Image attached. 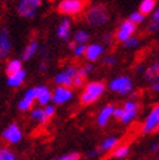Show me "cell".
Here are the masks:
<instances>
[{"label": "cell", "mask_w": 159, "mask_h": 160, "mask_svg": "<svg viewBox=\"0 0 159 160\" xmlns=\"http://www.w3.org/2000/svg\"><path fill=\"white\" fill-rule=\"evenodd\" d=\"M86 22L91 26H102L110 20V13L107 7L103 4H94L91 5L89 9L86 11L85 14Z\"/></svg>", "instance_id": "cell-1"}, {"label": "cell", "mask_w": 159, "mask_h": 160, "mask_svg": "<svg viewBox=\"0 0 159 160\" xmlns=\"http://www.w3.org/2000/svg\"><path fill=\"white\" fill-rule=\"evenodd\" d=\"M106 90V86L103 82L94 81L85 86V90L81 94V103L82 104H91V103L97 102Z\"/></svg>", "instance_id": "cell-2"}, {"label": "cell", "mask_w": 159, "mask_h": 160, "mask_svg": "<svg viewBox=\"0 0 159 160\" xmlns=\"http://www.w3.org/2000/svg\"><path fill=\"white\" fill-rule=\"evenodd\" d=\"M108 87H110V90H112L120 95H128L133 90V82L129 77L120 76V77L114 78L112 81L110 82Z\"/></svg>", "instance_id": "cell-3"}, {"label": "cell", "mask_w": 159, "mask_h": 160, "mask_svg": "<svg viewBox=\"0 0 159 160\" xmlns=\"http://www.w3.org/2000/svg\"><path fill=\"white\" fill-rule=\"evenodd\" d=\"M141 130L144 134H149V133L159 130V104L154 106L151 111L149 112L147 117L145 118L144 124H142Z\"/></svg>", "instance_id": "cell-4"}, {"label": "cell", "mask_w": 159, "mask_h": 160, "mask_svg": "<svg viewBox=\"0 0 159 160\" xmlns=\"http://www.w3.org/2000/svg\"><path fill=\"white\" fill-rule=\"evenodd\" d=\"M85 7V3L81 0H63L59 3L58 9L60 13L67 16H76L81 13Z\"/></svg>", "instance_id": "cell-5"}, {"label": "cell", "mask_w": 159, "mask_h": 160, "mask_svg": "<svg viewBox=\"0 0 159 160\" xmlns=\"http://www.w3.org/2000/svg\"><path fill=\"white\" fill-rule=\"evenodd\" d=\"M41 4H42L41 0H22L17 5V12L21 17L31 18L35 16Z\"/></svg>", "instance_id": "cell-6"}, {"label": "cell", "mask_w": 159, "mask_h": 160, "mask_svg": "<svg viewBox=\"0 0 159 160\" xmlns=\"http://www.w3.org/2000/svg\"><path fill=\"white\" fill-rule=\"evenodd\" d=\"M136 26L137 25H134L129 20L123 21L116 31V39L119 42H124V43L129 41L131 38H133V34L136 33Z\"/></svg>", "instance_id": "cell-7"}, {"label": "cell", "mask_w": 159, "mask_h": 160, "mask_svg": "<svg viewBox=\"0 0 159 160\" xmlns=\"http://www.w3.org/2000/svg\"><path fill=\"white\" fill-rule=\"evenodd\" d=\"M77 74V69L73 67H68L67 69H64L63 72L55 77V83L58 86H63V87H69L73 85V79Z\"/></svg>", "instance_id": "cell-8"}, {"label": "cell", "mask_w": 159, "mask_h": 160, "mask_svg": "<svg viewBox=\"0 0 159 160\" xmlns=\"http://www.w3.org/2000/svg\"><path fill=\"white\" fill-rule=\"evenodd\" d=\"M138 115V104L134 100H126L123 106V117L120 121L123 124H131Z\"/></svg>", "instance_id": "cell-9"}, {"label": "cell", "mask_w": 159, "mask_h": 160, "mask_svg": "<svg viewBox=\"0 0 159 160\" xmlns=\"http://www.w3.org/2000/svg\"><path fill=\"white\" fill-rule=\"evenodd\" d=\"M3 138L9 142V143H17L21 141L22 138V133H21V129L17 124H11L7 129L3 132Z\"/></svg>", "instance_id": "cell-10"}, {"label": "cell", "mask_w": 159, "mask_h": 160, "mask_svg": "<svg viewBox=\"0 0 159 160\" xmlns=\"http://www.w3.org/2000/svg\"><path fill=\"white\" fill-rule=\"evenodd\" d=\"M72 95H73V92L70 91L68 87L58 86L52 94V102L55 104H63V103H67L68 100H70Z\"/></svg>", "instance_id": "cell-11"}, {"label": "cell", "mask_w": 159, "mask_h": 160, "mask_svg": "<svg viewBox=\"0 0 159 160\" xmlns=\"http://www.w3.org/2000/svg\"><path fill=\"white\" fill-rule=\"evenodd\" d=\"M11 50H12V42L9 39V34H8L7 29H3L0 31V60L5 59L9 55Z\"/></svg>", "instance_id": "cell-12"}, {"label": "cell", "mask_w": 159, "mask_h": 160, "mask_svg": "<svg viewBox=\"0 0 159 160\" xmlns=\"http://www.w3.org/2000/svg\"><path fill=\"white\" fill-rule=\"evenodd\" d=\"M105 52V47L98 43H93L90 46L86 47V52H85V58L89 61H95L98 60L100 56Z\"/></svg>", "instance_id": "cell-13"}, {"label": "cell", "mask_w": 159, "mask_h": 160, "mask_svg": "<svg viewBox=\"0 0 159 160\" xmlns=\"http://www.w3.org/2000/svg\"><path fill=\"white\" fill-rule=\"evenodd\" d=\"M115 106L112 104H108L106 107H103L100 109V112L98 113V117H97V122L99 126H106L107 122L110 121V118L114 116V111H115Z\"/></svg>", "instance_id": "cell-14"}, {"label": "cell", "mask_w": 159, "mask_h": 160, "mask_svg": "<svg viewBox=\"0 0 159 160\" xmlns=\"http://www.w3.org/2000/svg\"><path fill=\"white\" fill-rule=\"evenodd\" d=\"M144 77L147 82H151V83L159 81V59L145 69Z\"/></svg>", "instance_id": "cell-15"}, {"label": "cell", "mask_w": 159, "mask_h": 160, "mask_svg": "<svg viewBox=\"0 0 159 160\" xmlns=\"http://www.w3.org/2000/svg\"><path fill=\"white\" fill-rule=\"evenodd\" d=\"M52 100V94L51 91L47 89L46 86H38L37 87V102L41 106H46L49 104V102Z\"/></svg>", "instance_id": "cell-16"}, {"label": "cell", "mask_w": 159, "mask_h": 160, "mask_svg": "<svg viewBox=\"0 0 159 160\" xmlns=\"http://www.w3.org/2000/svg\"><path fill=\"white\" fill-rule=\"evenodd\" d=\"M25 77H26V73H25V70H21L18 72V73H16L13 76H8L7 78V83L11 87H18L23 83V81H25Z\"/></svg>", "instance_id": "cell-17"}, {"label": "cell", "mask_w": 159, "mask_h": 160, "mask_svg": "<svg viewBox=\"0 0 159 160\" xmlns=\"http://www.w3.org/2000/svg\"><path fill=\"white\" fill-rule=\"evenodd\" d=\"M119 146V138L117 137H108L100 143L99 152H107V151L115 150Z\"/></svg>", "instance_id": "cell-18"}, {"label": "cell", "mask_w": 159, "mask_h": 160, "mask_svg": "<svg viewBox=\"0 0 159 160\" xmlns=\"http://www.w3.org/2000/svg\"><path fill=\"white\" fill-rule=\"evenodd\" d=\"M69 33H70V21L69 18H64L58 28V37L63 39V41H67L69 38Z\"/></svg>", "instance_id": "cell-19"}, {"label": "cell", "mask_w": 159, "mask_h": 160, "mask_svg": "<svg viewBox=\"0 0 159 160\" xmlns=\"http://www.w3.org/2000/svg\"><path fill=\"white\" fill-rule=\"evenodd\" d=\"M155 8H156V2L155 0H142V2L140 3V8H138V11L146 16V14H150L155 11Z\"/></svg>", "instance_id": "cell-20"}, {"label": "cell", "mask_w": 159, "mask_h": 160, "mask_svg": "<svg viewBox=\"0 0 159 160\" xmlns=\"http://www.w3.org/2000/svg\"><path fill=\"white\" fill-rule=\"evenodd\" d=\"M37 51H38V43H37L35 41L30 42V43L25 47L23 52H22V60H30V59L37 53Z\"/></svg>", "instance_id": "cell-21"}, {"label": "cell", "mask_w": 159, "mask_h": 160, "mask_svg": "<svg viewBox=\"0 0 159 160\" xmlns=\"http://www.w3.org/2000/svg\"><path fill=\"white\" fill-rule=\"evenodd\" d=\"M21 70H22V64L20 60L14 59V60L8 61V64H7V74L8 76H13Z\"/></svg>", "instance_id": "cell-22"}, {"label": "cell", "mask_w": 159, "mask_h": 160, "mask_svg": "<svg viewBox=\"0 0 159 160\" xmlns=\"http://www.w3.org/2000/svg\"><path fill=\"white\" fill-rule=\"evenodd\" d=\"M147 30L154 33V31H159V7L155 8V11L151 14V20H150L149 25H147Z\"/></svg>", "instance_id": "cell-23"}, {"label": "cell", "mask_w": 159, "mask_h": 160, "mask_svg": "<svg viewBox=\"0 0 159 160\" xmlns=\"http://www.w3.org/2000/svg\"><path fill=\"white\" fill-rule=\"evenodd\" d=\"M30 116H31V118H34L35 121L41 122V124H43L47 120V116L44 113V109H41V108L33 109V111H31V113H30Z\"/></svg>", "instance_id": "cell-24"}, {"label": "cell", "mask_w": 159, "mask_h": 160, "mask_svg": "<svg viewBox=\"0 0 159 160\" xmlns=\"http://www.w3.org/2000/svg\"><path fill=\"white\" fill-rule=\"evenodd\" d=\"M86 76H87V74H86V72L84 70V68L77 69V74H76V77H74V79H73V86L81 87V86L84 85V81H85V77H86Z\"/></svg>", "instance_id": "cell-25"}, {"label": "cell", "mask_w": 159, "mask_h": 160, "mask_svg": "<svg viewBox=\"0 0 159 160\" xmlns=\"http://www.w3.org/2000/svg\"><path fill=\"white\" fill-rule=\"evenodd\" d=\"M89 41V34L84 30H78L74 34V43L76 44H86V42Z\"/></svg>", "instance_id": "cell-26"}, {"label": "cell", "mask_w": 159, "mask_h": 160, "mask_svg": "<svg viewBox=\"0 0 159 160\" xmlns=\"http://www.w3.org/2000/svg\"><path fill=\"white\" fill-rule=\"evenodd\" d=\"M128 154H129V147L125 146V145H121V146H117L114 150V154L112 155L116 159H123V158H125Z\"/></svg>", "instance_id": "cell-27"}, {"label": "cell", "mask_w": 159, "mask_h": 160, "mask_svg": "<svg viewBox=\"0 0 159 160\" xmlns=\"http://www.w3.org/2000/svg\"><path fill=\"white\" fill-rule=\"evenodd\" d=\"M131 22H133L134 25H138V23H141V22H144V20H145V16L142 14L140 11H136V12H133V13H131V16H129V18H128Z\"/></svg>", "instance_id": "cell-28"}, {"label": "cell", "mask_w": 159, "mask_h": 160, "mask_svg": "<svg viewBox=\"0 0 159 160\" xmlns=\"http://www.w3.org/2000/svg\"><path fill=\"white\" fill-rule=\"evenodd\" d=\"M0 160H16V156L11 150L0 147Z\"/></svg>", "instance_id": "cell-29"}, {"label": "cell", "mask_w": 159, "mask_h": 160, "mask_svg": "<svg viewBox=\"0 0 159 160\" xmlns=\"http://www.w3.org/2000/svg\"><path fill=\"white\" fill-rule=\"evenodd\" d=\"M33 100H30V99H28V98H25L23 97V99L18 103V108L21 109V111H28V109H30L31 107H33Z\"/></svg>", "instance_id": "cell-30"}, {"label": "cell", "mask_w": 159, "mask_h": 160, "mask_svg": "<svg viewBox=\"0 0 159 160\" xmlns=\"http://www.w3.org/2000/svg\"><path fill=\"white\" fill-rule=\"evenodd\" d=\"M138 44H140V41H138V38H136V37L131 38L129 41H126L124 43V46L126 47V48H134V47H137Z\"/></svg>", "instance_id": "cell-31"}, {"label": "cell", "mask_w": 159, "mask_h": 160, "mask_svg": "<svg viewBox=\"0 0 159 160\" xmlns=\"http://www.w3.org/2000/svg\"><path fill=\"white\" fill-rule=\"evenodd\" d=\"M103 64L107 67H112L116 64V58L114 55H108V56H105V59H103Z\"/></svg>", "instance_id": "cell-32"}, {"label": "cell", "mask_w": 159, "mask_h": 160, "mask_svg": "<svg viewBox=\"0 0 159 160\" xmlns=\"http://www.w3.org/2000/svg\"><path fill=\"white\" fill-rule=\"evenodd\" d=\"M73 52H74L76 56H82V55H85V52H86V46H85V44H77V46L74 47Z\"/></svg>", "instance_id": "cell-33"}, {"label": "cell", "mask_w": 159, "mask_h": 160, "mask_svg": "<svg viewBox=\"0 0 159 160\" xmlns=\"http://www.w3.org/2000/svg\"><path fill=\"white\" fill-rule=\"evenodd\" d=\"M59 160H80V154L72 152V154H67L64 156H61Z\"/></svg>", "instance_id": "cell-34"}, {"label": "cell", "mask_w": 159, "mask_h": 160, "mask_svg": "<svg viewBox=\"0 0 159 160\" xmlns=\"http://www.w3.org/2000/svg\"><path fill=\"white\" fill-rule=\"evenodd\" d=\"M43 109H44V113H46L47 118L52 117V116H54V113H55V107H54V106H47V107H46V108H43Z\"/></svg>", "instance_id": "cell-35"}, {"label": "cell", "mask_w": 159, "mask_h": 160, "mask_svg": "<svg viewBox=\"0 0 159 160\" xmlns=\"http://www.w3.org/2000/svg\"><path fill=\"white\" fill-rule=\"evenodd\" d=\"M114 117L115 118H119V120H120L121 117H123V107L121 108H115V111H114Z\"/></svg>", "instance_id": "cell-36"}, {"label": "cell", "mask_w": 159, "mask_h": 160, "mask_svg": "<svg viewBox=\"0 0 159 160\" xmlns=\"http://www.w3.org/2000/svg\"><path fill=\"white\" fill-rule=\"evenodd\" d=\"M150 150H151V152H159V142H154L151 146H150Z\"/></svg>", "instance_id": "cell-37"}, {"label": "cell", "mask_w": 159, "mask_h": 160, "mask_svg": "<svg viewBox=\"0 0 159 160\" xmlns=\"http://www.w3.org/2000/svg\"><path fill=\"white\" fill-rule=\"evenodd\" d=\"M82 68H84V70L86 72V74H89L90 72H93L94 65H93V64H86V65H85V67H82Z\"/></svg>", "instance_id": "cell-38"}, {"label": "cell", "mask_w": 159, "mask_h": 160, "mask_svg": "<svg viewBox=\"0 0 159 160\" xmlns=\"http://www.w3.org/2000/svg\"><path fill=\"white\" fill-rule=\"evenodd\" d=\"M151 91H154V92H159V81H156V82H154V83H151Z\"/></svg>", "instance_id": "cell-39"}, {"label": "cell", "mask_w": 159, "mask_h": 160, "mask_svg": "<svg viewBox=\"0 0 159 160\" xmlns=\"http://www.w3.org/2000/svg\"><path fill=\"white\" fill-rule=\"evenodd\" d=\"M105 42H106V43H110V42H111V37H110L108 34L105 37Z\"/></svg>", "instance_id": "cell-40"}, {"label": "cell", "mask_w": 159, "mask_h": 160, "mask_svg": "<svg viewBox=\"0 0 159 160\" xmlns=\"http://www.w3.org/2000/svg\"><path fill=\"white\" fill-rule=\"evenodd\" d=\"M155 160H159V152L156 154V156H155Z\"/></svg>", "instance_id": "cell-41"}, {"label": "cell", "mask_w": 159, "mask_h": 160, "mask_svg": "<svg viewBox=\"0 0 159 160\" xmlns=\"http://www.w3.org/2000/svg\"><path fill=\"white\" fill-rule=\"evenodd\" d=\"M56 160H59V159H56Z\"/></svg>", "instance_id": "cell-42"}]
</instances>
